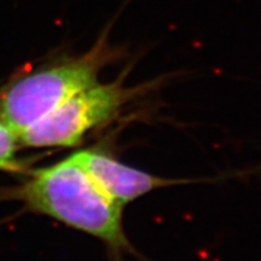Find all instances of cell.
<instances>
[{
  "label": "cell",
  "instance_id": "cell-2",
  "mask_svg": "<svg viewBox=\"0 0 261 261\" xmlns=\"http://www.w3.org/2000/svg\"><path fill=\"white\" fill-rule=\"evenodd\" d=\"M121 55L104 31L89 51L60 60L0 91V122L21 135L74 93L98 83L107 65Z\"/></svg>",
  "mask_w": 261,
  "mask_h": 261
},
{
  "label": "cell",
  "instance_id": "cell-1",
  "mask_svg": "<svg viewBox=\"0 0 261 261\" xmlns=\"http://www.w3.org/2000/svg\"><path fill=\"white\" fill-rule=\"evenodd\" d=\"M19 198L37 213L99 240L110 261L137 252L123 227V205L109 197L71 154L48 167L35 169L19 189Z\"/></svg>",
  "mask_w": 261,
  "mask_h": 261
},
{
  "label": "cell",
  "instance_id": "cell-5",
  "mask_svg": "<svg viewBox=\"0 0 261 261\" xmlns=\"http://www.w3.org/2000/svg\"><path fill=\"white\" fill-rule=\"evenodd\" d=\"M17 136L0 122V169L3 171H21L23 166L15 160L17 148Z\"/></svg>",
  "mask_w": 261,
  "mask_h": 261
},
{
  "label": "cell",
  "instance_id": "cell-3",
  "mask_svg": "<svg viewBox=\"0 0 261 261\" xmlns=\"http://www.w3.org/2000/svg\"><path fill=\"white\" fill-rule=\"evenodd\" d=\"M125 76L122 74L108 84L96 83L74 93L24 129L18 136V143L27 148H69L81 144L87 133L114 121L126 106L156 86V81L127 86Z\"/></svg>",
  "mask_w": 261,
  "mask_h": 261
},
{
  "label": "cell",
  "instance_id": "cell-6",
  "mask_svg": "<svg viewBox=\"0 0 261 261\" xmlns=\"http://www.w3.org/2000/svg\"><path fill=\"white\" fill-rule=\"evenodd\" d=\"M0 91H2V90H0Z\"/></svg>",
  "mask_w": 261,
  "mask_h": 261
},
{
  "label": "cell",
  "instance_id": "cell-4",
  "mask_svg": "<svg viewBox=\"0 0 261 261\" xmlns=\"http://www.w3.org/2000/svg\"><path fill=\"white\" fill-rule=\"evenodd\" d=\"M74 155L98 187L123 207L158 189L191 182L185 179L163 178L133 168L100 146L79 150Z\"/></svg>",
  "mask_w": 261,
  "mask_h": 261
}]
</instances>
